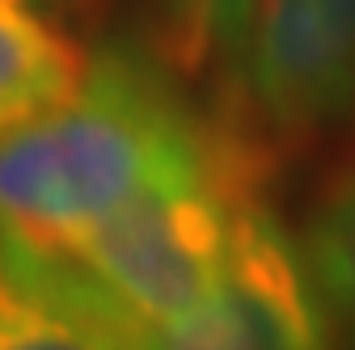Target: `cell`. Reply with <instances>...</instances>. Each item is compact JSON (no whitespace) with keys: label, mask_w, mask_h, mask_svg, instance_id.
<instances>
[{"label":"cell","mask_w":355,"mask_h":350,"mask_svg":"<svg viewBox=\"0 0 355 350\" xmlns=\"http://www.w3.org/2000/svg\"><path fill=\"white\" fill-rule=\"evenodd\" d=\"M220 118L148 47H102L85 84L0 140V245L68 257L165 173L203 160Z\"/></svg>","instance_id":"1"},{"label":"cell","mask_w":355,"mask_h":350,"mask_svg":"<svg viewBox=\"0 0 355 350\" xmlns=\"http://www.w3.org/2000/svg\"><path fill=\"white\" fill-rule=\"evenodd\" d=\"M275 165L220 122V144L140 190L68 257L0 245V266L76 321L161 325L195 313L225 283L237 220Z\"/></svg>","instance_id":"2"},{"label":"cell","mask_w":355,"mask_h":350,"mask_svg":"<svg viewBox=\"0 0 355 350\" xmlns=\"http://www.w3.org/2000/svg\"><path fill=\"white\" fill-rule=\"evenodd\" d=\"M211 114L271 165L355 127V0H262L241 76Z\"/></svg>","instance_id":"3"},{"label":"cell","mask_w":355,"mask_h":350,"mask_svg":"<svg viewBox=\"0 0 355 350\" xmlns=\"http://www.w3.org/2000/svg\"><path fill=\"white\" fill-rule=\"evenodd\" d=\"M80 325L114 350H334V325L304 270L300 245L266 203V194H254L245 203L229 275L195 313L161 325Z\"/></svg>","instance_id":"4"},{"label":"cell","mask_w":355,"mask_h":350,"mask_svg":"<svg viewBox=\"0 0 355 350\" xmlns=\"http://www.w3.org/2000/svg\"><path fill=\"white\" fill-rule=\"evenodd\" d=\"M94 55L72 26L34 0H0V140L64 106Z\"/></svg>","instance_id":"5"},{"label":"cell","mask_w":355,"mask_h":350,"mask_svg":"<svg viewBox=\"0 0 355 350\" xmlns=\"http://www.w3.org/2000/svg\"><path fill=\"white\" fill-rule=\"evenodd\" d=\"M262 0H153L148 55L178 84H211V106H225Z\"/></svg>","instance_id":"6"},{"label":"cell","mask_w":355,"mask_h":350,"mask_svg":"<svg viewBox=\"0 0 355 350\" xmlns=\"http://www.w3.org/2000/svg\"><path fill=\"white\" fill-rule=\"evenodd\" d=\"M296 245L330 325L355 346V152L313 194Z\"/></svg>","instance_id":"7"},{"label":"cell","mask_w":355,"mask_h":350,"mask_svg":"<svg viewBox=\"0 0 355 350\" xmlns=\"http://www.w3.org/2000/svg\"><path fill=\"white\" fill-rule=\"evenodd\" d=\"M0 350H114L0 266Z\"/></svg>","instance_id":"8"},{"label":"cell","mask_w":355,"mask_h":350,"mask_svg":"<svg viewBox=\"0 0 355 350\" xmlns=\"http://www.w3.org/2000/svg\"><path fill=\"white\" fill-rule=\"evenodd\" d=\"M34 5L47 9L51 17H60L64 26H72L76 34L102 26V17L110 13V0H34Z\"/></svg>","instance_id":"9"}]
</instances>
